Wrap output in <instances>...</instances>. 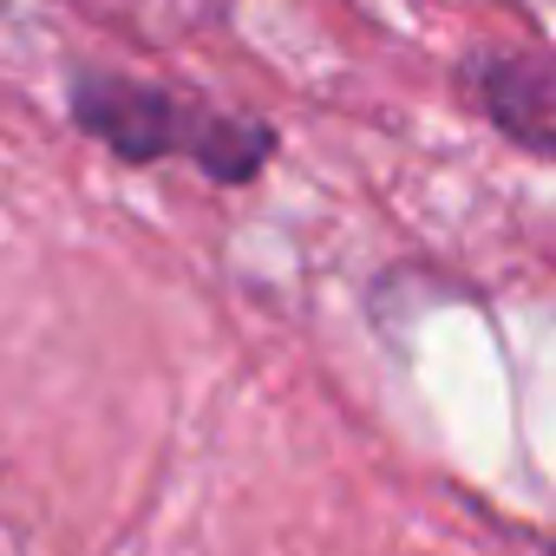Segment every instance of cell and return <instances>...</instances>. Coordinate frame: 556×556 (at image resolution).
<instances>
[{"mask_svg": "<svg viewBox=\"0 0 556 556\" xmlns=\"http://www.w3.org/2000/svg\"><path fill=\"white\" fill-rule=\"evenodd\" d=\"M73 118H79V131H92L99 144H112L131 164L190 157L216 184L255 177L262 157L275 151V131L262 118H236V112H216L203 99L138 86V79H118V73H79L73 79Z\"/></svg>", "mask_w": 556, "mask_h": 556, "instance_id": "6da1fadb", "label": "cell"}, {"mask_svg": "<svg viewBox=\"0 0 556 556\" xmlns=\"http://www.w3.org/2000/svg\"><path fill=\"white\" fill-rule=\"evenodd\" d=\"M471 92H478L484 118H491L504 138H517V144L556 157V66H549V60H530V53H484V60L471 66Z\"/></svg>", "mask_w": 556, "mask_h": 556, "instance_id": "7a4b0ae2", "label": "cell"}, {"mask_svg": "<svg viewBox=\"0 0 556 556\" xmlns=\"http://www.w3.org/2000/svg\"><path fill=\"white\" fill-rule=\"evenodd\" d=\"M86 21H99L105 34L118 40H138V47H184L197 34H210L229 0H73Z\"/></svg>", "mask_w": 556, "mask_h": 556, "instance_id": "3957f363", "label": "cell"}]
</instances>
